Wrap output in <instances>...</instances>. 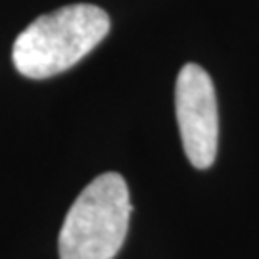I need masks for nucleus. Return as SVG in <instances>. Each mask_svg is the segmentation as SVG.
Masks as SVG:
<instances>
[{
  "instance_id": "obj_1",
  "label": "nucleus",
  "mask_w": 259,
  "mask_h": 259,
  "mask_svg": "<svg viewBox=\"0 0 259 259\" xmlns=\"http://www.w3.org/2000/svg\"><path fill=\"white\" fill-rule=\"evenodd\" d=\"M110 31V16L94 4H69L37 18L18 35L14 65L29 79H48L83 60Z\"/></svg>"
},
{
  "instance_id": "obj_2",
  "label": "nucleus",
  "mask_w": 259,
  "mask_h": 259,
  "mask_svg": "<svg viewBox=\"0 0 259 259\" xmlns=\"http://www.w3.org/2000/svg\"><path fill=\"white\" fill-rule=\"evenodd\" d=\"M131 196L119 173L96 177L73 202L60 231V259H113L127 238Z\"/></svg>"
},
{
  "instance_id": "obj_3",
  "label": "nucleus",
  "mask_w": 259,
  "mask_h": 259,
  "mask_svg": "<svg viewBox=\"0 0 259 259\" xmlns=\"http://www.w3.org/2000/svg\"><path fill=\"white\" fill-rule=\"evenodd\" d=\"M175 110L188 161L196 169L211 167L219 142V111L211 77L198 64H186L177 77Z\"/></svg>"
}]
</instances>
